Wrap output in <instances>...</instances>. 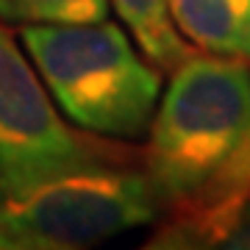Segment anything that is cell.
Here are the masks:
<instances>
[{
    "instance_id": "obj_1",
    "label": "cell",
    "mask_w": 250,
    "mask_h": 250,
    "mask_svg": "<svg viewBox=\"0 0 250 250\" xmlns=\"http://www.w3.org/2000/svg\"><path fill=\"white\" fill-rule=\"evenodd\" d=\"M250 125V64L228 56H189L150 125L147 178L161 200L200 195Z\"/></svg>"
},
{
    "instance_id": "obj_2",
    "label": "cell",
    "mask_w": 250,
    "mask_h": 250,
    "mask_svg": "<svg viewBox=\"0 0 250 250\" xmlns=\"http://www.w3.org/2000/svg\"><path fill=\"white\" fill-rule=\"evenodd\" d=\"M20 39L72 123L123 139L145 134L161 92V72L139 59L117 22L25 25Z\"/></svg>"
},
{
    "instance_id": "obj_3",
    "label": "cell",
    "mask_w": 250,
    "mask_h": 250,
    "mask_svg": "<svg viewBox=\"0 0 250 250\" xmlns=\"http://www.w3.org/2000/svg\"><path fill=\"white\" fill-rule=\"evenodd\" d=\"M147 175L98 164L25 184H0V250H75L150 223Z\"/></svg>"
},
{
    "instance_id": "obj_4",
    "label": "cell",
    "mask_w": 250,
    "mask_h": 250,
    "mask_svg": "<svg viewBox=\"0 0 250 250\" xmlns=\"http://www.w3.org/2000/svg\"><path fill=\"white\" fill-rule=\"evenodd\" d=\"M98 159V150L59 117L45 81L0 25V184H25Z\"/></svg>"
},
{
    "instance_id": "obj_5",
    "label": "cell",
    "mask_w": 250,
    "mask_h": 250,
    "mask_svg": "<svg viewBox=\"0 0 250 250\" xmlns=\"http://www.w3.org/2000/svg\"><path fill=\"white\" fill-rule=\"evenodd\" d=\"M147 248H250V181L181 200Z\"/></svg>"
},
{
    "instance_id": "obj_6",
    "label": "cell",
    "mask_w": 250,
    "mask_h": 250,
    "mask_svg": "<svg viewBox=\"0 0 250 250\" xmlns=\"http://www.w3.org/2000/svg\"><path fill=\"white\" fill-rule=\"evenodd\" d=\"M181 34L206 53L250 62V0H167Z\"/></svg>"
},
{
    "instance_id": "obj_7",
    "label": "cell",
    "mask_w": 250,
    "mask_h": 250,
    "mask_svg": "<svg viewBox=\"0 0 250 250\" xmlns=\"http://www.w3.org/2000/svg\"><path fill=\"white\" fill-rule=\"evenodd\" d=\"M111 3L139 47L147 53V59L156 62L161 70H175L189 56H195V50L181 39L170 17L167 0H111Z\"/></svg>"
},
{
    "instance_id": "obj_8",
    "label": "cell",
    "mask_w": 250,
    "mask_h": 250,
    "mask_svg": "<svg viewBox=\"0 0 250 250\" xmlns=\"http://www.w3.org/2000/svg\"><path fill=\"white\" fill-rule=\"evenodd\" d=\"M0 17L28 25L98 22L108 17V0H0Z\"/></svg>"
},
{
    "instance_id": "obj_9",
    "label": "cell",
    "mask_w": 250,
    "mask_h": 250,
    "mask_svg": "<svg viewBox=\"0 0 250 250\" xmlns=\"http://www.w3.org/2000/svg\"><path fill=\"white\" fill-rule=\"evenodd\" d=\"M245 181H250V125H248V131H245V136H242V142L236 145V150H233L231 156H228V161L223 164V170L217 172L214 181H211L203 192L233 187V184H245Z\"/></svg>"
}]
</instances>
